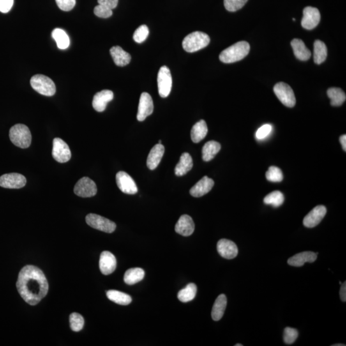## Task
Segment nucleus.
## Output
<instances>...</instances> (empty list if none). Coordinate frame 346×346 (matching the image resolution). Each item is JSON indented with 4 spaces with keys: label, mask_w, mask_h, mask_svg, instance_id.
Wrapping results in <instances>:
<instances>
[{
    "label": "nucleus",
    "mask_w": 346,
    "mask_h": 346,
    "mask_svg": "<svg viewBox=\"0 0 346 346\" xmlns=\"http://www.w3.org/2000/svg\"><path fill=\"white\" fill-rule=\"evenodd\" d=\"M208 133V127L204 120H200L193 126L191 130V139L195 143L202 141L206 137Z\"/></svg>",
    "instance_id": "27"
},
{
    "label": "nucleus",
    "mask_w": 346,
    "mask_h": 346,
    "mask_svg": "<svg viewBox=\"0 0 346 346\" xmlns=\"http://www.w3.org/2000/svg\"><path fill=\"white\" fill-rule=\"evenodd\" d=\"M14 4V0H0V12L8 13L11 10Z\"/></svg>",
    "instance_id": "44"
},
{
    "label": "nucleus",
    "mask_w": 346,
    "mask_h": 346,
    "mask_svg": "<svg viewBox=\"0 0 346 346\" xmlns=\"http://www.w3.org/2000/svg\"><path fill=\"white\" fill-rule=\"evenodd\" d=\"M211 42V39L207 34L202 32H195L184 38L182 46L189 53L198 52L207 47Z\"/></svg>",
    "instance_id": "3"
},
{
    "label": "nucleus",
    "mask_w": 346,
    "mask_h": 346,
    "mask_svg": "<svg viewBox=\"0 0 346 346\" xmlns=\"http://www.w3.org/2000/svg\"><path fill=\"white\" fill-rule=\"evenodd\" d=\"M94 13L96 16L101 18H108L112 16V10L101 5H98L94 9Z\"/></svg>",
    "instance_id": "41"
},
{
    "label": "nucleus",
    "mask_w": 346,
    "mask_h": 346,
    "mask_svg": "<svg viewBox=\"0 0 346 346\" xmlns=\"http://www.w3.org/2000/svg\"><path fill=\"white\" fill-rule=\"evenodd\" d=\"M267 181L271 182H281L283 181V172L280 168L271 166L265 174Z\"/></svg>",
    "instance_id": "37"
},
{
    "label": "nucleus",
    "mask_w": 346,
    "mask_h": 346,
    "mask_svg": "<svg viewBox=\"0 0 346 346\" xmlns=\"http://www.w3.org/2000/svg\"><path fill=\"white\" fill-rule=\"evenodd\" d=\"M76 195L82 198H90L95 196L97 187L93 181L88 177H84L79 180L74 188Z\"/></svg>",
    "instance_id": "10"
},
{
    "label": "nucleus",
    "mask_w": 346,
    "mask_h": 346,
    "mask_svg": "<svg viewBox=\"0 0 346 346\" xmlns=\"http://www.w3.org/2000/svg\"><path fill=\"white\" fill-rule=\"evenodd\" d=\"M326 208L323 205L318 206L311 210L309 213L304 217L303 225L307 228H313L321 222L323 218L326 216Z\"/></svg>",
    "instance_id": "15"
},
{
    "label": "nucleus",
    "mask_w": 346,
    "mask_h": 346,
    "mask_svg": "<svg viewBox=\"0 0 346 346\" xmlns=\"http://www.w3.org/2000/svg\"><path fill=\"white\" fill-rule=\"evenodd\" d=\"M291 46L295 56L299 61H306L310 59L311 55V52L301 39H293L291 41Z\"/></svg>",
    "instance_id": "24"
},
{
    "label": "nucleus",
    "mask_w": 346,
    "mask_h": 346,
    "mask_svg": "<svg viewBox=\"0 0 346 346\" xmlns=\"http://www.w3.org/2000/svg\"><path fill=\"white\" fill-rule=\"evenodd\" d=\"M317 253L311 251H304V252L296 254L288 260V264L291 266L301 267L306 262H314L317 259Z\"/></svg>",
    "instance_id": "22"
},
{
    "label": "nucleus",
    "mask_w": 346,
    "mask_h": 346,
    "mask_svg": "<svg viewBox=\"0 0 346 346\" xmlns=\"http://www.w3.org/2000/svg\"><path fill=\"white\" fill-rule=\"evenodd\" d=\"M27 179L19 173H9L0 177V186L6 189H21L25 186Z\"/></svg>",
    "instance_id": "12"
},
{
    "label": "nucleus",
    "mask_w": 346,
    "mask_h": 346,
    "mask_svg": "<svg viewBox=\"0 0 346 346\" xmlns=\"http://www.w3.org/2000/svg\"><path fill=\"white\" fill-rule=\"evenodd\" d=\"M195 229V223L191 217L188 215L182 216L175 226V231L177 234L185 237L190 236Z\"/></svg>",
    "instance_id": "19"
},
{
    "label": "nucleus",
    "mask_w": 346,
    "mask_h": 346,
    "mask_svg": "<svg viewBox=\"0 0 346 346\" xmlns=\"http://www.w3.org/2000/svg\"><path fill=\"white\" fill-rule=\"evenodd\" d=\"M16 286L21 296L31 305L38 304L48 291L45 274L34 265H27L21 270Z\"/></svg>",
    "instance_id": "1"
},
{
    "label": "nucleus",
    "mask_w": 346,
    "mask_h": 346,
    "mask_svg": "<svg viewBox=\"0 0 346 346\" xmlns=\"http://www.w3.org/2000/svg\"><path fill=\"white\" fill-rule=\"evenodd\" d=\"M328 98L331 100V105L339 107L345 102L346 95L345 92L337 87H331L327 91Z\"/></svg>",
    "instance_id": "31"
},
{
    "label": "nucleus",
    "mask_w": 346,
    "mask_h": 346,
    "mask_svg": "<svg viewBox=\"0 0 346 346\" xmlns=\"http://www.w3.org/2000/svg\"><path fill=\"white\" fill-rule=\"evenodd\" d=\"M193 167L192 156L188 153H184L181 156L179 162L175 167V173L177 177H182L186 175Z\"/></svg>",
    "instance_id": "25"
},
{
    "label": "nucleus",
    "mask_w": 346,
    "mask_h": 346,
    "mask_svg": "<svg viewBox=\"0 0 346 346\" xmlns=\"http://www.w3.org/2000/svg\"><path fill=\"white\" fill-rule=\"evenodd\" d=\"M340 142L341 143V144H342V149H343V151H346V135H343L342 136H340Z\"/></svg>",
    "instance_id": "47"
},
{
    "label": "nucleus",
    "mask_w": 346,
    "mask_h": 346,
    "mask_svg": "<svg viewBox=\"0 0 346 346\" xmlns=\"http://www.w3.org/2000/svg\"><path fill=\"white\" fill-rule=\"evenodd\" d=\"M60 9L62 11L68 12L75 8L76 0H55Z\"/></svg>",
    "instance_id": "43"
},
{
    "label": "nucleus",
    "mask_w": 346,
    "mask_h": 346,
    "mask_svg": "<svg viewBox=\"0 0 346 346\" xmlns=\"http://www.w3.org/2000/svg\"><path fill=\"white\" fill-rule=\"evenodd\" d=\"M313 60L317 64H322L326 61L327 49L326 45L322 41L316 40L313 45Z\"/></svg>",
    "instance_id": "29"
},
{
    "label": "nucleus",
    "mask_w": 346,
    "mask_h": 346,
    "mask_svg": "<svg viewBox=\"0 0 346 346\" xmlns=\"http://www.w3.org/2000/svg\"><path fill=\"white\" fill-rule=\"evenodd\" d=\"M250 51V44L246 41H240L223 50L219 55V59L223 63H234L245 58Z\"/></svg>",
    "instance_id": "2"
},
{
    "label": "nucleus",
    "mask_w": 346,
    "mask_h": 346,
    "mask_svg": "<svg viewBox=\"0 0 346 346\" xmlns=\"http://www.w3.org/2000/svg\"><path fill=\"white\" fill-rule=\"evenodd\" d=\"M153 101L151 96L147 92H143L140 95L138 103L137 119L138 121H143L153 112Z\"/></svg>",
    "instance_id": "13"
},
{
    "label": "nucleus",
    "mask_w": 346,
    "mask_h": 346,
    "mask_svg": "<svg viewBox=\"0 0 346 346\" xmlns=\"http://www.w3.org/2000/svg\"><path fill=\"white\" fill-rule=\"evenodd\" d=\"M116 183L120 190L127 195H135L138 188L135 182L130 175L124 171H119L116 175Z\"/></svg>",
    "instance_id": "11"
},
{
    "label": "nucleus",
    "mask_w": 346,
    "mask_h": 346,
    "mask_svg": "<svg viewBox=\"0 0 346 346\" xmlns=\"http://www.w3.org/2000/svg\"><path fill=\"white\" fill-rule=\"evenodd\" d=\"M149 36V29L146 25H143L138 28L133 34V40L137 43L144 42Z\"/></svg>",
    "instance_id": "38"
},
{
    "label": "nucleus",
    "mask_w": 346,
    "mask_h": 346,
    "mask_svg": "<svg viewBox=\"0 0 346 346\" xmlns=\"http://www.w3.org/2000/svg\"><path fill=\"white\" fill-rule=\"evenodd\" d=\"M218 251L221 257L226 259H233L238 255V248L234 242L228 239H221L217 245Z\"/></svg>",
    "instance_id": "16"
},
{
    "label": "nucleus",
    "mask_w": 346,
    "mask_h": 346,
    "mask_svg": "<svg viewBox=\"0 0 346 346\" xmlns=\"http://www.w3.org/2000/svg\"><path fill=\"white\" fill-rule=\"evenodd\" d=\"M144 274V270L138 267L127 270L124 276V282L130 285L135 284L143 280Z\"/></svg>",
    "instance_id": "30"
},
{
    "label": "nucleus",
    "mask_w": 346,
    "mask_h": 346,
    "mask_svg": "<svg viewBox=\"0 0 346 346\" xmlns=\"http://www.w3.org/2000/svg\"><path fill=\"white\" fill-rule=\"evenodd\" d=\"M116 258L112 253L105 251L101 254L100 258V269L105 275L112 274L116 269Z\"/></svg>",
    "instance_id": "18"
},
{
    "label": "nucleus",
    "mask_w": 346,
    "mask_h": 346,
    "mask_svg": "<svg viewBox=\"0 0 346 346\" xmlns=\"http://www.w3.org/2000/svg\"><path fill=\"white\" fill-rule=\"evenodd\" d=\"M274 92L277 98L286 107L292 108L296 105V100L291 87L284 82H279L274 85Z\"/></svg>",
    "instance_id": "6"
},
{
    "label": "nucleus",
    "mask_w": 346,
    "mask_h": 346,
    "mask_svg": "<svg viewBox=\"0 0 346 346\" xmlns=\"http://www.w3.org/2000/svg\"><path fill=\"white\" fill-rule=\"evenodd\" d=\"M31 85L35 91L44 96H52L56 92V87L54 82L45 75H34L31 78Z\"/></svg>",
    "instance_id": "5"
},
{
    "label": "nucleus",
    "mask_w": 346,
    "mask_h": 346,
    "mask_svg": "<svg viewBox=\"0 0 346 346\" xmlns=\"http://www.w3.org/2000/svg\"><path fill=\"white\" fill-rule=\"evenodd\" d=\"M214 186L213 180L208 177L201 179L190 190L191 195L195 198H200L207 195L212 190Z\"/></svg>",
    "instance_id": "20"
},
{
    "label": "nucleus",
    "mask_w": 346,
    "mask_h": 346,
    "mask_svg": "<svg viewBox=\"0 0 346 346\" xmlns=\"http://www.w3.org/2000/svg\"><path fill=\"white\" fill-rule=\"evenodd\" d=\"M69 322H70L71 329L74 331H80L84 327V319L79 313H71L70 317H69Z\"/></svg>",
    "instance_id": "36"
},
{
    "label": "nucleus",
    "mask_w": 346,
    "mask_h": 346,
    "mask_svg": "<svg viewBox=\"0 0 346 346\" xmlns=\"http://www.w3.org/2000/svg\"><path fill=\"white\" fill-rule=\"evenodd\" d=\"M107 296L110 301L121 305H128L132 301L131 296L128 294L115 290H108Z\"/></svg>",
    "instance_id": "32"
},
{
    "label": "nucleus",
    "mask_w": 346,
    "mask_h": 346,
    "mask_svg": "<svg viewBox=\"0 0 346 346\" xmlns=\"http://www.w3.org/2000/svg\"><path fill=\"white\" fill-rule=\"evenodd\" d=\"M272 129H273V127H272L271 124H264V125L258 128L257 132H256V138L258 140L264 139L271 133Z\"/></svg>",
    "instance_id": "42"
},
{
    "label": "nucleus",
    "mask_w": 346,
    "mask_h": 346,
    "mask_svg": "<svg viewBox=\"0 0 346 346\" xmlns=\"http://www.w3.org/2000/svg\"><path fill=\"white\" fill-rule=\"evenodd\" d=\"M243 345L241 344V343H237V344L235 345V346H242Z\"/></svg>",
    "instance_id": "49"
},
{
    "label": "nucleus",
    "mask_w": 346,
    "mask_h": 346,
    "mask_svg": "<svg viewBox=\"0 0 346 346\" xmlns=\"http://www.w3.org/2000/svg\"><path fill=\"white\" fill-rule=\"evenodd\" d=\"M118 2L119 0H98L99 5L106 7V8L111 9V10L116 8Z\"/></svg>",
    "instance_id": "45"
},
{
    "label": "nucleus",
    "mask_w": 346,
    "mask_h": 346,
    "mask_svg": "<svg viewBox=\"0 0 346 346\" xmlns=\"http://www.w3.org/2000/svg\"><path fill=\"white\" fill-rule=\"evenodd\" d=\"M114 98V93L110 90L97 92L92 100V107L97 112H101L107 108V103Z\"/></svg>",
    "instance_id": "17"
},
{
    "label": "nucleus",
    "mask_w": 346,
    "mask_h": 346,
    "mask_svg": "<svg viewBox=\"0 0 346 346\" xmlns=\"http://www.w3.org/2000/svg\"><path fill=\"white\" fill-rule=\"evenodd\" d=\"M52 37L54 40L56 41L57 47L61 50H65L69 47L70 45L68 34L66 32L61 29H55L52 32Z\"/></svg>",
    "instance_id": "33"
},
{
    "label": "nucleus",
    "mask_w": 346,
    "mask_h": 346,
    "mask_svg": "<svg viewBox=\"0 0 346 346\" xmlns=\"http://www.w3.org/2000/svg\"><path fill=\"white\" fill-rule=\"evenodd\" d=\"M345 345L343 344V343H342V344H340V343H337V344L332 345V346H345Z\"/></svg>",
    "instance_id": "48"
},
{
    "label": "nucleus",
    "mask_w": 346,
    "mask_h": 346,
    "mask_svg": "<svg viewBox=\"0 0 346 346\" xmlns=\"http://www.w3.org/2000/svg\"><path fill=\"white\" fill-rule=\"evenodd\" d=\"M159 95L161 98H167L171 91L172 80L171 73L167 66L161 67L157 77Z\"/></svg>",
    "instance_id": "7"
},
{
    "label": "nucleus",
    "mask_w": 346,
    "mask_h": 346,
    "mask_svg": "<svg viewBox=\"0 0 346 346\" xmlns=\"http://www.w3.org/2000/svg\"><path fill=\"white\" fill-rule=\"evenodd\" d=\"M53 157L59 163H66L71 158V150L66 142L60 138L53 141Z\"/></svg>",
    "instance_id": "9"
},
{
    "label": "nucleus",
    "mask_w": 346,
    "mask_h": 346,
    "mask_svg": "<svg viewBox=\"0 0 346 346\" xmlns=\"http://www.w3.org/2000/svg\"><path fill=\"white\" fill-rule=\"evenodd\" d=\"M110 55L115 65L124 67L130 63L131 59V55L124 51L120 46H116L111 48L110 50Z\"/></svg>",
    "instance_id": "23"
},
{
    "label": "nucleus",
    "mask_w": 346,
    "mask_h": 346,
    "mask_svg": "<svg viewBox=\"0 0 346 346\" xmlns=\"http://www.w3.org/2000/svg\"><path fill=\"white\" fill-rule=\"evenodd\" d=\"M320 20L319 11L312 7H306L303 10L301 26L306 30H312L319 25Z\"/></svg>",
    "instance_id": "14"
},
{
    "label": "nucleus",
    "mask_w": 346,
    "mask_h": 346,
    "mask_svg": "<svg viewBox=\"0 0 346 346\" xmlns=\"http://www.w3.org/2000/svg\"><path fill=\"white\" fill-rule=\"evenodd\" d=\"M196 292H197V287L195 283H189L186 288L179 291L178 294V298L183 303H188L195 299Z\"/></svg>",
    "instance_id": "34"
},
{
    "label": "nucleus",
    "mask_w": 346,
    "mask_h": 346,
    "mask_svg": "<svg viewBox=\"0 0 346 346\" xmlns=\"http://www.w3.org/2000/svg\"><path fill=\"white\" fill-rule=\"evenodd\" d=\"M221 144L219 142L211 140L207 142L203 147L202 155L203 160L205 161H209L215 157L217 154L220 151Z\"/></svg>",
    "instance_id": "28"
},
{
    "label": "nucleus",
    "mask_w": 346,
    "mask_h": 346,
    "mask_svg": "<svg viewBox=\"0 0 346 346\" xmlns=\"http://www.w3.org/2000/svg\"><path fill=\"white\" fill-rule=\"evenodd\" d=\"M86 223L90 227L106 233L114 232L116 225L112 221L102 216L94 214H89L86 216Z\"/></svg>",
    "instance_id": "8"
},
{
    "label": "nucleus",
    "mask_w": 346,
    "mask_h": 346,
    "mask_svg": "<svg viewBox=\"0 0 346 346\" xmlns=\"http://www.w3.org/2000/svg\"><path fill=\"white\" fill-rule=\"evenodd\" d=\"M264 202L265 204L272 205L274 207H278L284 202V196L280 191H274L265 196Z\"/></svg>",
    "instance_id": "35"
},
{
    "label": "nucleus",
    "mask_w": 346,
    "mask_h": 346,
    "mask_svg": "<svg viewBox=\"0 0 346 346\" xmlns=\"http://www.w3.org/2000/svg\"><path fill=\"white\" fill-rule=\"evenodd\" d=\"M164 151V146L161 144H156L152 147L147 158V166L150 170L155 169L158 167Z\"/></svg>",
    "instance_id": "21"
},
{
    "label": "nucleus",
    "mask_w": 346,
    "mask_h": 346,
    "mask_svg": "<svg viewBox=\"0 0 346 346\" xmlns=\"http://www.w3.org/2000/svg\"><path fill=\"white\" fill-rule=\"evenodd\" d=\"M248 0H224V6L228 11L235 12L243 8Z\"/></svg>",
    "instance_id": "39"
},
{
    "label": "nucleus",
    "mask_w": 346,
    "mask_h": 346,
    "mask_svg": "<svg viewBox=\"0 0 346 346\" xmlns=\"http://www.w3.org/2000/svg\"><path fill=\"white\" fill-rule=\"evenodd\" d=\"M9 137L15 146L25 149L31 146L32 135L29 127L25 124H17L9 131Z\"/></svg>",
    "instance_id": "4"
},
{
    "label": "nucleus",
    "mask_w": 346,
    "mask_h": 346,
    "mask_svg": "<svg viewBox=\"0 0 346 346\" xmlns=\"http://www.w3.org/2000/svg\"><path fill=\"white\" fill-rule=\"evenodd\" d=\"M298 336V331L292 327H286L283 334V340L287 344H292L296 340Z\"/></svg>",
    "instance_id": "40"
},
{
    "label": "nucleus",
    "mask_w": 346,
    "mask_h": 346,
    "mask_svg": "<svg viewBox=\"0 0 346 346\" xmlns=\"http://www.w3.org/2000/svg\"><path fill=\"white\" fill-rule=\"evenodd\" d=\"M341 288L340 290V296L341 300L343 302L346 301V283L345 281L343 283H341Z\"/></svg>",
    "instance_id": "46"
},
{
    "label": "nucleus",
    "mask_w": 346,
    "mask_h": 346,
    "mask_svg": "<svg viewBox=\"0 0 346 346\" xmlns=\"http://www.w3.org/2000/svg\"><path fill=\"white\" fill-rule=\"evenodd\" d=\"M227 304V299L225 294H221L216 299L212 310V317L218 321L223 317Z\"/></svg>",
    "instance_id": "26"
},
{
    "label": "nucleus",
    "mask_w": 346,
    "mask_h": 346,
    "mask_svg": "<svg viewBox=\"0 0 346 346\" xmlns=\"http://www.w3.org/2000/svg\"><path fill=\"white\" fill-rule=\"evenodd\" d=\"M161 140H159L158 144H161Z\"/></svg>",
    "instance_id": "50"
}]
</instances>
